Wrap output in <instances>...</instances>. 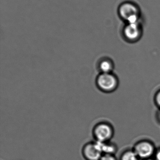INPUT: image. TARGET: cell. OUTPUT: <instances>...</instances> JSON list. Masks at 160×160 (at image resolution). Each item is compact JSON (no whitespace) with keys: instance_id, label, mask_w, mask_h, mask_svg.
Wrapping results in <instances>:
<instances>
[{"instance_id":"cell-1","label":"cell","mask_w":160,"mask_h":160,"mask_svg":"<svg viewBox=\"0 0 160 160\" xmlns=\"http://www.w3.org/2000/svg\"><path fill=\"white\" fill-rule=\"evenodd\" d=\"M117 14L125 23L142 21L141 8L133 1H125L120 3L117 8Z\"/></svg>"},{"instance_id":"cell-2","label":"cell","mask_w":160,"mask_h":160,"mask_svg":"<svg viewBox=\"0 0 160 160\" xmlns=\"http://www.w3.org/2000/svg\"><path fill=\"white\" fill-rule=\"evenodd\" d=\"M143 33V26L142 21L132 23H125L122 29L124 39L131 43L139 41Z\"/></svg>"},{"instance_id":"cell-3","label":"cell","mask_w":160,"mask_h":160,"mask_svg":"<svg viewBox=\"0 0 160 160\" xmlns=\"http://www.w3.org/2000/svg\"><path fill=\"white\" fill-rule=\"evenodd\" d=\"M96 82L99 89L107 93L114 91L118 85V80L112 73H101L97 78Z\"/></svg>"},{"instance_id":"cell-4","label":"cell","mask_w":160,"mask_h":160,"mask_svg":"<svg viewBox=\"0 0 160 160\" xmlns=\"http://www.w3.org/2000/svg\"><path fill=\"white\" fill-rule=\"evenodd\" d=\"M94 134L99 142H105L109 140L112 134L111 127L108 124L101 123L95 127Z\"/></svg>"},{"instance_id":"cell-5","label":"cell","mask_w":160,"mask_h":160,"mask_svg":"<svg viewBox=\"0 0 160 160\" xmlns=\"http://www.w3.org/2000/svg\"><path fill=\"white\" fill-rule=\"evenodd\" d=\"M101 153L95 143L87 144L83 149L84 156L87 160H100Z\"/></svg>"},{"instance_id":"cell-6","label":"cell","mask_w":160,"mask_h":160,"mask_svg":"<svg viewBox=\"0 0 160 160\" xmlns=\"http://www.w3.org/2000/svg\"><path fill=\"white\" fill-rule=\"evenodd\" d=\"M153 148L148 143L143 142L137 146L136 153L141 158H146L151 156L153 153Z\"/></svg>"},{"instance_id":"cell-7","label":"cell","mask_w":160,"mask_h":160,"mask_svg":"<svg viewBox=\"0 0 160 160\" xmlns=\"http://www.w3.org/2000/svg\"><path fill=\"white\" fill-rule=\"evenodd\" d=\"M101 73H112L114 69L113 62L108 59H103L101 61L98 65Z\"/></svg>"},{"instance_id":"cell-8","label":"cell","mask_w":160,"mask_h":160,"mask_svg":"<svg viewBox=\"0 0 160 160\" xmlns=\"http://www.w3.org/2000/svg\"><path fill=\"white\" fill-rule=\"evenodd\" d=\"M137 155L133 152H128L126 153L123 158V160H137Z\"/></svg>"},{"instance_id":"cell-9","label":"cell","mask_w":160,"mask_h":160,"mask_svg":"<svg viewBox=\"0 0 160 160\" xmlns=\"http://www.w3.org/2000/svg\"><path fill=\"white\" fill-rule=\"evenodd\" d=\"M155 101L160 109V90L158 91L155 96Z\"/></svg>"},{"instance_id":"cell-10","label":"cell","mask_w":160,"mask_h":160,"mask_svg":"<svg viewBox=\"0 0 160 160\" xmlns=\"http://www.w3.org/2000/svg\"><path fill=\"white\" fill-rule=\"evenodd\" d=\"M100 160H115L113 157H112L111 155L109 154L104 155V156L101 157Z\"/></svg>"},{"instance_id":"cell-11","label":"cell","mask_w":160,"mask_h":160,"mask_svg":"<svg viewBox=\"0 0 160 160\" xmlns=\"http://www.w3.org/2000/svg\"><path fill=\"white\" fill-rule=\"evenodd\" d=\"M156 158L157 160H160V151L157 153V155H156Z\"/></svg>"},{"instance_id":"cell-12","label":"cell","mask_w":160,"mask_h":160,"mask_svg":"<svg viewBox=\"0 0 160 160\" xmlns=\"http://www.w3.org/2000/svg\"><path fill=\"white\" fill-rule=\"evenodd\" d=\"M157 118L158 120L160 121V110L159 111L158 113L157 114Z\"/></svg>"},{"instance_id":"cell-13","label":"cell","mask_w":160,"mask_h":160,"mask_svg":"<svg viewBox=\"0 0 160 160\" xmlns=\"http://www.w3.org/2000/svg\"></svg>"}]
</instances>
